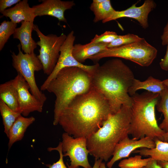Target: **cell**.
<instances>
[{
	"label": "cell",
	"instance_id": "cell-30",
	"mask_svg": "<svg viewBox=\"0 0 168 168\" xmlns=\"http://www.w3.org/2000/svg\"><path fill=\"white\" fill-rule=\"evenodd\" d=\"M21 1L20 0H0V12L4 11L8 7H11L14 4H16Z\"/></svg>",
	"mask_w": 168,
	"mask_h": 168
},
{
	"label": "cell",
	"instance_id": "cell-32",
	"mask_svg": "<svg viewBox=\"0 0 168 168\" xmlns=\"http://www.w3.org/2000/svg\"><path fill=\"white\" fill-rule=\"evenodd\" d=\"M161 44L163 45L168 44V21L164 27L162 35L161 36Z\"/></svg>",
	"mask_w": 168,
	"mask_h": 168
},
{
	"label": "cell",
	"instance_id": "cell-5",
	"mask_svg": "<svg viewBox=\"0 0 168 168\" xmlns=\"http://www.w3.org/2000/svg\"><path fill=\"white\" fill-rule=\"evenodd\" d=\"M160 94L147 91L137 92L131 97V120L128 135L138 139L145 137L164 141L166 133L158 125L155 107Z\"/></svg>",
	"mask_w": 168,
	"mask_h": 168
},
{
	"label": "cell",
	"instance_id": "cell-4",
	"mask_svg": "<svg viewBox=\"0 0 168 168\" xmlns=\"http://www.w3.org/2000/svg\"><path fill=\"white\" fill-rule=\"evenodd\" d=\"M92 88L91 74L87 71L77 67H66L60 70L46 90L55 96L53 125L58 124L62 112L73 100Z\"/></svg>",
	"mask_w": 168,
	"mask_h": 168
},
{
	"label": "cell",
	"instance_id": "cell-37",
	"mask_svg": "<svg viewBox=\"0 0 168 168\" xmlns=\"http://www.w3.org/2000/svg\"><path fill=\"white\" fill-rule=\"evenodd\" d=\"M99 168H106L105 163L102 162L100 164Z\"/></svg>",
	"mask_w": 168,
	"mask_h": 168
},
{
	"label": "cell",
	"instance_id": "cell-18",
	"mask_svg": "<svg viewBox=\"0 0 168 168\" xmlns=\"http://www.w3.org/2000/svg\"><path fill=\"white\" fill-rule=\"evenodd\" d=\"M108 44H92L90 42L85 44H76L73 47L72 54L78 62L82 63L91 57L107 49Z\"/></svg>",
	"mask_w": 168,
	"mask_h": 168
},
{
	"label": "cell",
	"instance_id": "cell-27",
	"mask_svg": "<svg viewBox=\"0 0 168 168\" xmlns=\"http://www.w3.org/2000/svg\"><path fill=\"white\" fill-rule=\"evenodd\" d=\"M142 38L138 35L128 33L124 35H118L112 42L108 44L107 48H111L130 44L141 40Z\"/></svg>",
	"mask_w": 168,
	"mask_h": 168
},
{
	"label": "cell",
	"instance_id": "cell-6",
	"mask_svg": "<svg viewBox=\"0 0 168 168\" xmlns=\"http://www.w3.org/2000/svg\"><path fill=\"white\" fill-rule=\"evenodd\" d=\"M157 50L144 38L138 42L119 47L107 48L89 59L97 63L106 57H116L129 60L144 67L149 66L156 58Z\"/></svg>",
	"mask_w": 168,
	"mask_h": 168
},
{
	"label": "cell",
	"instance_id": "cell-11",
	"mask_svg": "<svg viewBox=\"0 0 168 168\" xmlns=\"http://www.w3.org/2000/svg\"><path fill=\"white\" fill-rule=\"evenodd\" d=\"M13 79L18 92L19 112L21 114L26 117L34 111L42 112L44 103L30 92V86L24 78L18 74Z\"/></svg>",
	"mask_w": 168,
	"mask_h": 168
},
{
	"label": "cell",
	"instance_id": "cell-14",
	"mask_svg": "<svg viewBox=\"0 0 168 168\" xmlns=\"http://www.w3.org/2000/svg\"><path fill=\"white\" fill-rule=\"evenodd\" d=\"M41 4L34 6L33 8L36 17L49 15L55 17L59 21L67 23L64 12L71 9L75 5L73 1L60 0H42Z\"/></svg>",
	"mask_w": 168,
	"mask_h": 168
},
{
	"label": "cell",
	"instance_id": "cell-35",
	"mask_svg": "<svg viewBox=\"0 0 168 168\" xmlns=\"http://www.w3.org/2000/svg\"><path fill=\"white\" fill-rule=\"evenodd\" d=\"M158 164L163 168H168V161H157Z\"/></svg>",
	"mask_w": 168,
	"mask_h": 168
},
{
	"label": "cell",
	"instance_id": "cell-2",
	"mask_svg": "<svg viewBox=\"0 0 168 168\" xmlns=\"http://www.w3.org/2000/svg\"><path fill=\"white\" fill-rule=\"evenodd\" d=\"M92 88L102 94L108 101L112 114L123 105L131 107L132 100L128 90L134 78L130 68L120 59L98 63L91 74Z\"/></svg>",
	"mask_w": 168,
	"mask_h": 168
},
{
	"label": "cell",
	"instance_id": "cell-36",
	"mask_svg": "<svg viewBox=\"0 0 168 168\" xmlns=\"http://www.w3.org/2000/svg\"><path fill=\"white\" fill-rule=\"evenodd\" d=\"M162 81L165 87L168 89V78L165 79Z\"/></svg>",
	"mask_w": 168,
	"mask_h": 168
},
{
	"label": "cell",
	"instance_id": "cell-8",
	"mask_svg": "<svg viewBox=\"0 0 168 168\" xmlns=\"http://www.w3.org/2000/svg\"><path fill=\"white\" fill-rule=\"evenodd\" d=\"M33 30L36 33L40 40L36 42L40 47L37 57L41 62L44 74L49 76L54 70L59 58L60 48L67 35L62 33L58 36L53 34L44 35L38 26L34 24Z\"/></svg>",
	"mask_w": 168,
	"mask_h": 168
},
{
	"label": "cell",
	"instance_id": "cell-7",
	"mask_svg": "<svg viewBox=\"0 0 168 168\" xmlns=\"http://www.w3.org/2000/svg\"><path fill=\"white\" fill-rule=\"evenodd\" d=\"M18 53L16 54L12 52V66L29 84L31 94L37 99L44 103L47 100L46 96L38 88L36 82L35 72L43 69V65L36 56L33 53L24 54L21 51V46H17Z\"/></svg>",
	"mask_w": 168,
	"mask_h": 168
},
{
	"label": "cell",
	"instance_id": "cell-22",
	"mask_svg": "<svg viewBox=\"0 0 168 168\" xmlns=\"http://www.w3.org/2000/svg\"><path fill=\"white\" fill-rule=\"evenodd\" d=\"M90 8L95 15L93 22L95 23L106 19L115 11L110 0H93Z\"/></svg>",
	"mask_w": 168,
	"mask_h": 168
},
{
	"label": "cell",
	"instance_id": "cell-20",
	"mask_svg": "<svg viewBox=\"0 0 168 168\" xmlns=\"http://www.w3.org/2000/svg\"><path fill=\"white\" fill-rule=\"evenodd\" d=\"M0 100L13 110L20 112L18 92L13 79L0 84Z\"/></svg>",
	"mask_w": 168,
	"mask_h": 168
},
{
	"label": "cell",
	"instance_id": "cell-16",
	"mask_svg": "<svg viewBox=\"0 0 168 168\" xmlns=\"http://www.w3.org/2000/svg\"><path fill=\"white\" fill-rule=\"evenodd\" d=\"M21 26L17 28L13 35L14 39H18L20 42L21 49L25 54L34 53L37 47L36 43L32 37L33 30V22L22 21Z\"/></svg>",
	"mask_w": 168,
	"mask_h": 168
},
{
	"label": "cell",
	"instance_id": "cell-15",
	"mask_svg": "<svg viewBox=\"0 0 168 168\" xmlns=\"http://www.w3.org/2000/svg\"><path fill=\"white\" fill-rule=\"evenodd\" d=\"M0 12L2 16L9 18L12 21L17 24L22 21L34 22L36 17L27 0L21 1L13 7Z\"/></svg>",
	"mask_w": 168,
	"mask_h": 168
},
{
	"label": "cell",
	"instance_id": "cell-34",
	"mask_svg": "<svg viewBox=\"0 0 168 168\" xmlns=\"http://www.w3.org/2000/svg\"><path fill=\"white\" fill-rule=\"evenodd\" d=\"M102 161L101 159H95L94 166L92 168H99L100 164Z\"/></svg>",
	"mask_w": 168,
	"mask_h": 168
},
{
	"label": "cell",
	"instance_id": "cell-33",
	"mask_svg": "<svg viewBox=\"0 0 168 168\" xmlns=\"http://www.w3.org/2000/svg\"><path fill=\"white\" fill-rule=\"evenodd\" d=\"M143 168H163L157 163L156 160L152 159Z\"/></svg>",
	"mask_w": 168,
	"mask_h": 168
},
{
	"label": "cell",
	"instance_id": "cell-21",
	"mask_svg": "<svg viewBox=\"0 0 168 168\" xmlns=\"http://www.w3.org/2000/svg\"><path fill=\"white\" fill-rule=\"evenodd\" d=\"M154 141L156 144L154 148H140L132 153H138L142 156H149L157 161H168V142L159 139Z\"/></svg>",
	"mask_w": 168,
	"mask_h": 168
},
{
	"label": "cell",
	"instance_id": "cell-28",
	"mask_svg": "<svg viewBox=\"0 0 168 168\" xmlns=\"http://www.w3.org/2000/svg\"><path fill=\"white\" fill-rule=\"evenodd\" d=\"M118 36L115 32L107 31L100 35H96L90 43L92 44H109L116 38Z\"/></svg>",
	"mask_w": 168,
	"mask_h": 168
},
{
	"label": "cell",
	"instance_id": "cell-25",
	"mask_svg": "<svg viewBox=\"0 0 168 168\" xmlns=\"http://www.w3.org/2000/svg\"><path fill=\"white\" fill-rule=\"evenodd\" d=\"M17 24L11 21H3L0 25V51H1L10 36L17 28Z\"/></svg>",
	"mask_w": 168,
	"mask_h": 168
},
{
	"label": "cell",
	"instance_id": "cell-26",
	"mask_svg": "<svg viewBox=\"0 0 168 168\" xmlns=\"http://www.w3.org/2000/svg\"><path fill=\"white\" fill-rule=\"evenodd\" d=\"M152 159L151 157L142 159L140 155L129 157L121 160L119 163L120 168H143Z\"/></svg>",
	"mask_w": 168,
	"mask_h": 168
},
{
	"label": "cell",
	"instance_id": "cell-23",
	"mask_svg": "<svg viewBox=\"0 0 168 168\" xmlns=\"http://www.w3.org/2000/svg\"><path fill=\"white\" fill-rule=\"evenodd\" d=\"M0 112L2 119L4 132L7 137L11 127L21 114L19 112L12 110L1 100H0Z\"/></svg>",
	"mask_w": 168,
	"mask_h": 168
},
{
	"label": "cell",
	"instance_id": "cell-17",
	"mask_svg": "<svg viewBox=\"0 0 168 168\" xmlns=\"http://www.w3.org/2000/svg\"><path fill=\"white\" fill-rule=\"evenodd\" d=\"M35 120L33 116L26 117L21 115L14 123L9 131L7 137L9 139L8 150L16 142L23 138L27 128Z\"/></svg>",
	"mask_w": 168,
	"mask_h": 168
},
{
	"label": "cell",
	"instance_id": "cell-29",
	"mask_svg": "<svg viewBox=\"0 0 168 168\" xmlns=\"http://www.w3.org/2000/svg\"><path fill=\"white\" fill-rule=\"evenodd\" d=\"M48 150L49 152L54 150L57 151L59 155V160L52 165H48V166L49 167V168H71L68 165V167H67L64 162L63 160V157L64 156L62 151V142H60L57 147H49Z\"/></svg>",
	"mask_w": 168,
	"mask_h": 168
},
{
	"label": "cell",
	"instance_id": "cell-31",
	"mask_svg": "<svg viewBox=\"0 0 168 168\" xmlns=\"http://www.w3.org/2000/svg\"><path fill=\"white\" fill-rule=\"evenodd\" d=\"M160 67L163 70L168 71V44L167 45L166 53L159 63Z\"/></svg>",
	"mask_w": 168,
	"mask_h": 168
},
{
	"label": "cell",
	"instance_id": "cell-19",
	"mask_svg": "<svg viewBox=\"0 0 168 168\" xmlns=\"http://www.w3.org/2000/svg\"><path fill=\"white\" fill-rule=\"evenodd\" d=\"M166 88L162 81L151 76L143 81L135 78L128 90V94L132 96L138 90L144 89L148 92L160 94Z\"/></svg>",
	"mask_w": 168,
	"mask_h": 168
},
{
	"label": "cell",
	"instance_id": "cell-24",
	"mask_svg": "<svg viewBox=\"0 0 168 168\" xmlns=\"http://www.w3.org/2000/svg\"><path fill=\"white\" fill-rule=\"evenodd\" d=\"M157 111L162 113L164 119L159 125L160 128L168 134V89L166 88L160 94L156 105Z\"/></svg>",
	"mask_w": 168,
	"mask_h": 168
},
{
	"label": "cell",
	"instance_id": "cell-1",
	"mask_svg": "<svg viewBox=\"0 0 168 168\" xmlns=\"http://www.w3.org/2000/svg\"><path fill=\"white\" fill-rule=\"evenodd\" d=\"M110 113L107 100L93 88L69 104L61 114L58 124L74 138H87L102 126Z\"/></svg>",
	"mask_w": 168,
	"mask_h": 168
},
{
	"label": "cell",
	"instance_id": "cell-9",
	"mask_svg": "<svg viewBox=\"0 0 168 168\" xmlns=\"http://www.w3.org/2000/svg\"><path fill=\"white\" fill-rule=\"evenodd\" d=\"M75 39L74 31L72 30L67 35L60 48L59 56L54 70L41 86V91L46 90L50 82L63 68L77 67L87 71L91 74L97 66L98 63L92 65H85L79 63L75 58L72 52Z\"/></svg>",
	"mask_w": 168,
	"mask_h": 168
},
{
	"label": "cell",
	"instance_id": "cell-3",
	"mask_svg": "<svg viewBox=\"0 0 168 168\" xmlns=\"http://www.w3.org/2000/svg\"><path fill=\"white\" fill-rule=\"evenodd\" d=\"M131 111V107L123 105L116 113L110 114L102 126L86 138L89 154L95 159L107 161L116 145L128 136Z\"/></svg>",
	"mask_w": 168,
	"mask_h": 168
},
{
	"label": "cell",
	"instance_id": "cell-12",
	"mask_svg": "<svg viewBox=\"0 0 168 168\" xmlns=\"http://www.w3.org/2000/svg\"><path fill=\"white\" fill-rule=\"evenodd\" d=\"M156 144L154 140L145 137L138 139L130 138L128 136L121 140L115 146L112 157L107 162V166L111 168L115 163L123 158L128 157L131 153L139 148H146L152 149Z\"/></svg>",
	"mask_w": 168,
	"mask_h": 168
},
{
	"label": "cell",
	"instance_id": "cell-38",
	"mask_svg": "<svg viewBox=\"0 0 168 168\" xmlns=\"http://www.w3.org/2000/svg\"><path fill=\"white\" fill-rule=\"evenodd\" d=\"M164 142H168V134H166L165 135Z\"/></svg>",
	"mask_w": 168,
	"mask_h": 168
},
{
	"label": "cell",
	"instance_id": "cell-13",
	"mask_svg": "<svg viewBox=\"0 0 168 168\" xmlns=\"http://www.w3.org/2000/svg\"><path fill=\"white\" fill-rule=\"evenodd\" d=\"M137 4V3L133 4L130 7L124 10H115L110 17L102 21V23H105L122 17H129L136 20L143 28L147 29L149 26L148 15L156 8V4L152 0H146L143 4L139 7L136 6Z\"/></svg>",
	"mask_w": 168,
	"mask_h": 168
},
{
	"label": "cell",
	"instance_id": "cell-10",
	"mask_svg": "<svg viewBox=\"0 0 168 168\" xmlns=\"http://www.w3.org/2000/svg\"><path fill=\"white\" fill-rule=\"evenodd\" d=\"M62 149L63 156H68L70 160L71 168H92L88 159L89 154L86 143V138H73L67 133L62 135Z\"/></svg>",
	"mask_w": 168,
	"mask_h": 168
}]
</instances>
